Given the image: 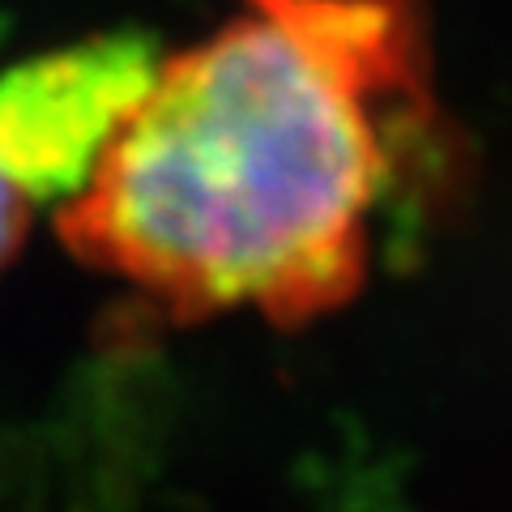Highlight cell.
I'll list each match as a JSON object with an SVG mask.
<instances>
[{
    "instance_id": "obj_1",
    "label": "cell",
    "mask_w": 512,
    "mask_h": 512,
    "mask_svg": "<svg viewBox=\"0 0 512 512\" xmlns=\"http://www.w3.org/2000/svg\"><path fill=\"white\" fill-rule=\"evenodd\" d=\"M427 111V0H244L158 60L56 235L167 320L312 325L367 282L397 137Z\"/></svg>"
},
{
    "instance_id": "obj_2",
    "label": "cell",
    "mask_w": 512,
    "mask_h": 512,
    "mask_svg": "<svg viewBox=\"0 0 512 512\" xmlns=\"http://www.w3.org/2000/svg\"><path fill=\"white\" fill-rule=\"evenodd\" d=\"M158 73L146 35H90L0 73V175L30 205L86 188Z\"/></svg>"
},
{
    "instance_id": "obj_3",
    "label": "cell",
    "mask_w": 512,
    "mask_h": 512,
    "mask_svg": "<svg viewBox=\"0 0 512 512\" xmlns=\"http://www.w3.org/2000/svg\"><path fill=\"white\" fill-rule=\"evenodd\" d=\"M26 197L0 175V269L18 256L22 239H26Z\"/></svg>"
}]
</instances>
